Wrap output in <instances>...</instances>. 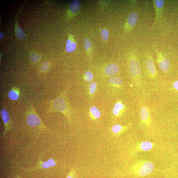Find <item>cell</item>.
Masks as SVG:
<instances>
[{"label":"cell","instance_id":"cell-6","mask_svg":"<svg viewBox=\"0 0 178 178\" xmlns=\"http://www.w3.org/2000/svg\"><path fill=\"white\" fill-rule=\"evenodd\" d=\"M26 122L30 127L42 125V122L37 114L33 110L30 111L26 116Z\"/></svg>","mask_w":178,"mask_h":178},{"label":"cell","instance_id":"cell-25","mask_svg":"<svg viewBox=\"0 0 178 178\" xmlns=\"http://www.w3.org/2000/svg\"><path fill=\"white\" fill-rule=\"evenodd\" d=\"M102 38L104 40H107L109 38V33L108 31L106 29L103 30L101 32Z\"/></svg>","mask_w":178,"mask_h":178},{"label":"cell","instance_id":"cell-22","mask_svg":"<svg viewBox=\"0 0 178 178\" xmlns=\"http://www.w3.org/2000/svg\"><path fill=\"white\" fill-rule=\"evenodd\" d=\"M97 87V84L96 82H92L89 86V93L90 95L93 94L96 92Z\"/></svg>","mask_w":178,"mask_h":178},{"label":"cell","instance_id":"cell-13","mask_svg":"<svg viewBox=\"0 0 178 178\" xmlns=\"http://www.w3.org/2000/svg\"><path fill=\"white\" fill-rule=\"evenodd\" d=\"M153 144L150 141H143L137 145L136 150L137 151H148L153 148Z\"/></svg>","mask_w":178,"mask_h":178},{"label":"cell","instance_id":"cell-8","mask_svg":"<svg viewBox=\"0 0 178 178\" xmlns=\"http://www.w3.org/2000/svg\"><path fill=\"white\" fill-rule=\"evenodd\" d=\"M56 165V162L54 160L51 158L46 162H42L41 156L39 158L38 160L37 164L36 167L30 169L24 168L25 170L27 171H31L41 169H47L54 167Z\"/></svg>","mask_w":178,"mask_h":178},{"label":"cell","instance_id":"cell-9","mask_svg":"<svg viewBox=\"0 0 178 178\" xmlns=\"http://www.w3.org/2000/svg\"><path fill=\"white\" fill-rule=\"evenodd\" d=\"M140 117L142 123L148 126H149L151 125L152 120L150 112L149 110L146 107L143 106L141 108Z\"/></svg>","mask_w":178,"mask_h":178},{"label":"cell","instance_id":"cell-24","mask_svg":"<svg viewBox=\"0 0 178 178\" xmlns=\"http://www.w3.org/2000/svg\"><path fill=\"white\" fill-rule=\"evenodd\" d=\"M30 58L32 61L37 62L40 60L41 58L40 55L36 53H32L30 54Z\"/></svg>","mask_w":178,"mask_h":178},{"label":"cell","instance_id":"cell-23","mask_svg":"<svg viewBox=\"0 0 178 178\" xmlns=\"http://www.w3.org/2000/svg\"><path fill=\"white\" fill-rule=\"evenodd\" d=\"M85 80L87 82L91 81L93 79V74L91 71H87L85 73Z\"/></svg>","mask_w":178,"mask_h":178},{"label":"cell","instance_id":"cell-17","mask_svg":"<svg viewBox=\"0 0 178 178\" xmlns=\"http://www.w3.org/2000/svg\"><path fill=\"white\" fill-rule=\"evenodd\" d=\"M15 32L18 38L21 40H24L26 37L25 34L23 32L22 28L19 26L18 22H16L15 25Z\"/></svg>","mask_w":178,"mask_h":178},{"label":"cell","instance_id":"cell-3","mask_svg":"<svg viewBox=\"0 0 178 178\" xmlns=\"http://www.w3.org/2000/svg\"><path fill=\"white\" fill-rule=\"evenodd\" d=\"M154 166L152 162L148 161H141L134 164L132 169L134 173L138 176H145L151 173L153 171Z\"/></svg>","mask_w":178,"mask_h":178},{"label":"cell","instance_id":"cell-27","mask_svg":"<svg viewBox=\"0 0 178 178\" xmlns=\"http://www.w3.org/2000/svg\"><path fill=\"white\" fill-rule=\"evenodd\" d=\"M50 65L48 62H44L43 63L41 66V69L43 71H46L49 68Z\"/></svg>","mask_w":178,"mask_h":178},{"label":"cell","instance_id":"cell-26","mask_svg":"<svg viewBox=\"0 0 178 178\" xmlns=\"http://www.w3.org/2000/svg\"><path fill=\"white\" fill-rule=\"evenodd\" d=\"M84 45L86 50L87 51H89L90 48L92 44H91V43L88 38H86L85 39Z\"/></svg>","mask_w":178,"mask_h":178},{"label":"cell","instance_id":"cell-20","mask_svg":"<svg viewBox=\"0 0 178 178\" xmlns=\"http://www.w3.org/2000/svg\"><path fill=\"white\" fill-rule=\"evenodd\" d=\"M19 92L17 88H14L10 91L9 93V97L11 100H16L19 97Z\"/></svg>","mask_w":178,"mask_h":178},{"label":"cell","instance_id":"cell-19","mask_svg":"<svg viewBox=\"0 0 178 178\" xmlns=\"http://www.w3.org/2000/svg\"><path fill=\"white\" fill-rule=\"evenodd\" d=\"M76 48V44L73 40L69 38L66 42V51L68 52H71L74 51Z\"/></svg>","mask_w":178,"mask_h":178},{"label":"cell","instance_id":"cell-31","mask_svg":"<svg viewBox=\"0 0 178 178\" xmlns=\"http://www.w3.org/2000/svg\"></svg>","mask_w":178,"mask_h":178},{"label":"cell","instance_id":"cell-5","mask_svg":"<svg viewBox=\"0 0 178 178\" xmlns=\"http://www.w3.org/2000/svg\"><path fill=\"white\" fill-rule=\"evenodd\" d=\"M1 114L5 126V130L1 138V139L2 140L5 138L8 132L11 129L12 123L9 112L5 109H2L1 111Z\"/></svg>","mask_w":178,"mask_h":178},{"label":"cell","instance_id":"cell-10","mask_svg":"<svg viewBox=\"0 0 178 178\" xmlns=\"http://www.w3.org/2000/svg\"><path fill=\"white\" fill-rule=\"evenodd\" d=\"M130 126V124L125 126H122L118 124L115 125L113 126L111 128L112 132L114 136H118L120 134L126 131L128 129Z\"/></svg>","mask_w":178,"mask_h":178},{"label":"cell","instance_id":"cell-12","mask_svg":"<svg viewBox=\"0 0 178 178\" xmlns=\"http://www.w3.org/2000/svg\"><path fill=\"white\" fill-rule=\"evenodd\" d=\"M119 71V68L117 65L114 63L107 66L105 69V74L108 76H112L117 74Z\"/></svg>","mask_w":178,"mask_h":178},{"label":"cell","instance_id":"cell-29","mask_svg":"<svg viewBox=\"0 0 178 178\" xmlns=\"http://www.w3.org/2000/svg\"><path fill=\"white\" fill-rule=\"evenodd\" d=\"M173 86L174 89L178 91V81H176L173 83Z\"/></svg>","mask_w":178,"mask_h":178},{"label":"cell","instance_id":"cell-2","mask_svg":"<svg viewBox=\"0 0 178 178\" xmlns=\"http://www.w3.org/2000/svg\"><path fill=\"white\" fill-rule=\"evenodd\" d=\"M129 67L132 80L136 85H139L141 82V71L139 61L134 55L130 58Z\"/></svg>","mask_w":178,"mask_h":178},{"label":"cell","instance_id":"cell-16","mask_svg":"<svg viewBox=\"0 0 178 178\" xmlns=\"http://www.w3.org/2000/svg\"><path fill=\"white\" fill-rule=\"evenodd\" d=\"M101 116L100 111L96 106L91 107L89 111V116L92 119L96 120L99 118Z\"/></svg>","mask_w":178,"mask_h":178},{"label":"cell","instance_id":"cell-15","mask_svg":"<svg viewBox=\"0 0 178 178\" xmlns=\"http://www.w3.org/2000/svg\"><path fill=\"white\" fill-rule=\"evenodd\" d=\"M81 8V2L78 1H73L69 5V9L71 13L76 14L80 11Z\"/></svg>","mask_w":178,"mask_h":178},{"label":"cell","instance_id":"cell-28","mask_svg":"<svg viewBox=\"0 0 178 178\" xmlns=\"http://www.w3.org/2000/svg\"><path fill=\"white\" fill-rule=\"evenodd\" d=\"M76 175V172L74 169L71 170L69 175L66 178H74Z\"/></svg>","mask_w":178,"mask_h":178},{"label":"cell","instance_id":"cell-4","mask_svg":"<svg viewBox=\"0 0 178 178\" xmlns=\"http://www.w3.org/2000/svg\"><path fill=\"white\" fill-rule=\"evenodd\" d=\"M145 65L148 76L151 78H155L158 75L157 71L151 54L146 55L145 59Z\"/></svg>","mask_w":178,"mask_h":178},{"label":"cell","instance_id":"cell-1","mask_svg":"<svg viewBox=\"0 0 178 178\" xmlns=\"http://www.w3.org/2000/svg\"><path fill=\"white\" fill-rule=\"evenodd\" d=\"M63 93L55 99L52 103L53 109L55 111L61 113L67 118L70 124L71 123V109Z\"/></svg>","mask_w":178,"mask_h":178},{"label":"cell","instance_id":"cell-30","mask_svg":"<svg viewBox=\"0 0 178 178\" xmlns=\"http://www.w3.org/2000/svg\"><path fill=\"white\" fill-rule=\"evenodd\" d=\"M1 39H2V37H3V35L1 31Z\"/></svg>","mask_w":178,"mask_h":178},{"label":"cell","instance_id":"cell-11","mask_svg":"<svg viewBox=\"0 0 178 178\" xmlns=\"http://www.w3.org/2000/svg\"><path fill=\"white\" fill-rule=\"evenodd\" d=\"M125 108L124 104L121 101H118L114 105L113 113L117 117H120L123 114Z\"/></svg>","mask_w":178,"mask_h":178},{"label":"cell","instance_id":"cell-21","mask_svg":"<svg viewBox=\"0 0 178 178\" xmlns=\"http://www.w3.org/2000/svg\"><path fill=\"white\" fill-rule=\"evenodd\" d=\"M109 82L110 84L117 87L121 86L123 83L121 79L117 77L110 78L109 79Z\"/></svg>","mask_w":178,"mask_h":178},{"label":"cell","instance_id":"cell-14","mask_svg":"<svg viewBox=\"0 0 178 178\" xmlns=\"http://www.w3.org/2000/svg\"><path fill=\"white\" fill-rule=\"evenodd\" d=\"M138 18V15L136 12H133L129 14L127 19V25L130 29H131L136 25Z\"/></svg>","mask_w":178,"mask_h":178},{"label":"cell","instance_id":"cell-18","mask_svg":"<svg viewBox=\"0 0 178 178\" xmlns=\"http://www.w3.org/2000/svg\"><path fill=\"white\" fill-rule=\"evenodd\" d=\"M165 1L163 0H155L154 1V4L156 9V20L159 17V16L161 12L162 9H163Z\"/></svg>","mask_w":178,"mask_h":178},{"label":"cell","instance_id":"cell-7","mask_svg":"<svg viewBox=\"0 0 178 178\" xmlns=\"http://www.w3.org/2000/svg\"><path fill=\"white\" fill-rule=\"evenodd\" d=\"M157 61L161 70L164 73L167 72L170 68L169 61L161 52H157Z\"/></svg>","mask_w":178,"mask_h":178}]
</instances>
